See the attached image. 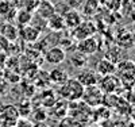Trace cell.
<instances>
[{"mask_svg":"<svg viewBox=\"0 0 135 127\" xmlns=\"http://www.w3.org/2000/svg\"><path fill=\"white\" fill-rule=\"evenodd\" d=\"M15 14H16V10L12 2H8V0H2L0 2V16H3L7 22H9L11 19L15 18Z\"/></svg>","mask_w":135,"mask_h":127,"instance_id":"14","label":"cell"},{"mask_svg":"<svg viewBox=\"0 0 135 127\" xmlns=\"http://www.w3.org/2000/svg\"><path fill=\"white\" fill-rule=\"evenodd\" d=\"M45 58H46V61L51 65H60L65 61L66 58V53H65V49L61 48L60 45L57 46H51V48H49L46 50V53H45Z\"/></svg>","mask_w":135,"mask_h":127,"instance_id":"7","label":"cell"},{"mask_svg":"<svg viewBox=\"0 0 135 127\" xmlns=\"http://www.w3.org/2000/svg\"><path fill=\"white\" fill-rule=\"evenodd\" d=\"M118 76L122 81L131 83L135 80V64L131 60H123L116 64V70Z\"/></svg>","mask_w":135,"mask_h":127,"instance_id":"3","label":"cell"},{"mask_svg":"<svg viewBox=\"0 0 135 127\" xmlns=\"http://www.w3.org/2000/svg\"><path fill=\"white\" fill-rule=\"evenodd\" d=\"M116 70V64H114L108 58H101L96 65V72L99 76H107V74H114Z\"/></svg>","mask_w":135,"mask_h":127,"instance_id":"12","label":"cell"},{"mask_svg":"<svg viewBox=\"0 0 135 127\" xmlns=\"http://www.w3.org/2000/svg\"><path fill=\"white\" fill-rule=\"evenodd\" d=\"M0 34H2V35L8 42H11V41L14 42L19 37V30L11 22H6V23H3V25H2V27H0Z\"/></svg>","mask_w":135,"mask_h":127,"instance_id":"13","label":"cell"},{"mask_svg":"<svg viewBox=\"0 0 135 127\" xmlns=\"http://www.w3.org/2000/svg\"><path fill=\"white\" fill-rule=\"evenodd\" d=\"M99 49H100V41L95 35L78 41L77 42V46H76V50L81 51V53H84L86 55H91V54L97 53Z\"/></svg>","mask_w":135,"mask_h":127,"instance_id":"6","label":"cell"},{"mask_svg":"<svg viewBox=\"0 0 135 127\" xmlns=\"http://www.w3.org/2000/svg\"><path fill=\"white\" fill-rule=\"evenodd\" d=\"M38 4H39V0H23V7H25V10L30 11V12H35Z\"/></svg>","mask_w":135,"mask_h":127,"instance_id":"20","label":"cell"},{"mask_svg":"<svg viewBox=\"0 0 135 127\" xmlns=\"http://www.w3.org/2000/svg\"><path fill=\"white\" fill-rule=\"evenodd\" d=\"M84 89L85 87H83L77 78L69 77L62 85H60L58 93L61 95V97L69 100V101H77V100H81Z\"/></svg>","mask_w":135,"mask_h":127,"instance_id":"1","label":"cell"},{"mask_svg":"<svg viewBox=\"0 0 135 127\" xmlns=\"http://www.w3.org/2000/svg\"><path fill=\"white\" fill-rule=\"evenodd\" d=\"M134 64H135V62H134Z\"/></svg>","mask_w":135,"mask_h":127,"instance_id":"25","label":"cell"},{"mask_svg":"<svg viewBox=\"0 0 135 127\" xmlns=\"http://www.w3.org/2000/svg\"><path fill=\"white\" fill-rule=\"evenodd\" d=\"M97 32V26L92 20H83L78 26H76L72 30V37L76 42L85 39L88 37H92Z\"/></svg>","mask_w":135,"mask_h":127,"instance_id":"2","label":"cell"},{"mask_svg":"<svg viewBox=\"0 0 135 127\" xmlns=\"http://www.w3.org/2000/svg\"><path fill=\"white\" fill-rule=\"evenodd\" d=\"M108 8L114 10V11L122 8V0H111V3H108Z\"/></svg>","mask_w":135,"mask_h":127,"instance_id":"21","label":"cell"},{"mask_svg":"<svg viewBox=\"0 0 135 127\" xmlns=\"http://www.w3.org/2000/svg\"><path fill=\"white\" fill-rule=\"evenodd\" d=\"M64 16V22H65V27L69 29V30H73L76 26H78L80 23L83 22V18H81V14L78 12L76 8H70Z\"/></svg>","mask_w":135,"mask_h":127,"instance_id":"11","label":"cell"},{"mask_svg":"<svg viewBox=\"0 0 135 127\" xmlns=\"http://www.w3.org/2000/svg\"><path fill=\"white\" fill-rule=\"evenodd\" d=\"M68 78H69L68 72L61 69V68H54L49 73V81L53 83V84H57V85H62Z\"/></svg>","mask_w":135,"mask_h":127,"instance_id":"16","label":"cell"},{"mask_svg":"<svg viewBox=\"0 0 135 127\" xmlns=\"http://www.w3.org/2000/svg\"><path fill=\"white\" fill-rule=\"evenodd\" d=\"M35 14L43 19H49L51 15L55 14V7L54 3H51L50 0H39V4L35 10Z\"/></svg>","mask_w":135,"mask_h":127,"instance_id":"10","label":"cell"},{"mask_svg":"<svg viewBox=\"0 0 135 127\" xmlns=\"http://www.w3.org/2000/svg\"><path fill=\"white\" fill-rule=\"evenodd\" d=\"M78 81L81 83L83 87H92V85H97L100 76L97 74V72L92 70V69H83V72H80L76 77Z\"/></svg>","mask_w":135,"mask_h":127,"instance_id":"9","label":"cell"},{"mask_svg":"<svg viewBox=\"0 0 135 127\" xmlns=\"http://www.w3.org/2000/svg\"><path fill=\"white\" fill-rule=\"evenodd\" d=\"M15 18L19 23V26H25V25H28V23L31 22L32 19V12H30V11L27 10H19L16 11V14H15Z\"/></svg>","mask_w":135,"mask_h":127,"instance_id":"19","label":"cell"},{"mask_svg":"<svg viewBox=\"0 0 135 127\" xmlns=\"http://www.w3.org/2000/svg\"><path fill=\"white\" fill-rule=\"evenodd\" d=\"M0 2H2V0H0Z\"/></svg>","mask_w":135,"mask_h":127,"instance_id":"24","label":"cell"},{"mask_svg":"<svg viewBox=\"0 0 135 127\" xmlns=\"http://www.w3.org/2000/svg\"><path fill=\"white\" fill-rule=\"evenodd\" d=\"M19 35L22 37V39L25 42L34 43L39 39V37L42 35V31L39 29H37L35 26H32L31 23H28V25L22 26V30L19 31Z\"/></svg>","mask_w":135,"mask_h":127,"instance_id":"8","label":"cell"},{"mask_svg":"<svg viewBox=\"0 0 135 127\" xmlns=\"http://www.w3.org/2000/svg\"><path fill=\"white\" fill-rule=\"evenodd\" d=\"M83 11L86 16L96 15L99 11V0H85V3L83 4Z\"/></svg>","mask_w":135,"mask_h":127,"instance_id":"18","label":"cell"},{"mask_svg":"<svg viewBox=\"0 0 135 127\" xmlns=\"http://www.w3.org/2000/svg\"><path fill=\"white\" fill-rule=\"evenodd\" d=\"M81 99H84V101L86 103L88 106L96 107V106L103 104L104 93L101 92V89L97 85H92V87H86L84 89V93H83Z\"/></svg>","mask_w":135,"mask_h":127,"instance_id":"4","label":"cell"},{"mask_svg":"<svg viewBox=\"0 0 135 127\" xmlns=\"http://www.w3.org/2000/svg\"><path fill=\"white\" fill-rule=\"evenodd\" d=\"M70 64L77 69H84L88 65V55L77 50L70 55Z\"/></svg>","mask_w":135,"mask_h":127,"instance_id":"17","label":"cell"},{"mask_svg":"<svg viewBox=\"0 0 135 127\" xmlns=\"http://www.w3.org/2000/svg\"><path fill=\"white\" fill-rule=\"evenodd\" d=\"M132 4H135V0H132Z\"/></svg>","mask_w":135,"mask_h":127,"instance_id":"23","label":"cell"},{"mask_svg":"<svg viewBox=\"0 0 135 127\" xmlns=\"http://www.w3.org/2000/svg\"><path fill=\"white\" fill-rule=\"evenodd\" d=\"M46 25H47V29H50L54 32H58V31H62V30L66 29L65 27V22H64V16L60 15V14L51 15L46 20Z\"/></svg>","mask_w":135,"mask_h":127,"instance_id":"15","label":"cell"},{"mask_svg":"<svg viewBox=\"0 0 135 127\" xmlns=\"http://www.w3.org/2000/svg\"><path fill=\"white\" fill-rule=\"evenodd\" d=\"M8 45H9V42L0 34V50H6L8 48Z\"/></svg>","mask_w":135,"mask_h":127,"instance_id":"22","label":"cell"},{"mask_svg":"<svg viewBox=\"0 0 135 127\" xmlns=\"http://www.w3.org/2000/svg\"><path fill=\"white\" fill-rule=\"evenodd\" d=\"M120 78H118L114 74H107V76H101L99 78V83H97V87L101 89L104 95H108V93H115L116 91H119V87H120Z\"/></svg>","mask_w":135,"mask_h":127,"instance_id":"5","label":"cell"}]
</instances>
